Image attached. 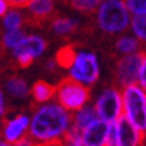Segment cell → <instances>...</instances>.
<instances>
[{
  "mask_svg": "<svg viewBox=\"0 0 146 146\" xmlns=\"http://www.w3.org/2000/svg\"><path fill=\"white\" fill-rule=\"evenodd\" d=\"M71 126V116L58 104H45L34 112L28 125V137L33 146H46L63 138Z\"/></svg>",
  "mask_w": 146,
  "mask_h": 146,
  "instance_id": "1",
  "label": "cell"
},
{
  "mask_svg": "<svg viewBox=\"0 0 146 146\" xmlns=\"http://www.w3.org/2000/svg\"><path fill=\"white\" fill-rule=\"evenodd\" d=\"M98 25L107 33H121L129 27L130 15L125 0H103L98 7Z\"/></svg>",
  "mask_w": 146,
  "mask_h": 146,
  "instance_id": "2",
  "label": "cell"
},
{
  "mask_svg": "<svg viewBox=\"0 0 146 146\" xmlns=\"http://www.w3.org/2000/svg\"><path fill=\"white\" fill-rule=\"evenodd\" d=\"M122 113L141 134L145 136L146 130V94L137 84L124 87L121 94Z\"/></svg>",
  "mask_w": 146,
  "mask_h": 146,
  "instance_id": "3",
  "label": "cell"
},
{
  "mask_svg": "<svg viewBox=\"0 0 146 146\" xmlns=\"http://www.w3.org/2000/svg\"><path fill=\"white\" fill-rule=\"evenodd\" d=\"M70 70V79L78 82L79 84L92 86L99 79L100 68H99L98 58L94 53L88 51H79L74 57Z\"/></svg>",
  "mask_w": 146,
  "mask_h": 146,
  "instance_id": "4",
  "label": "cell"
},
{
  "mask_svg": "<svg viewBox=\"0 0 146 146\" xmlns=\"http://www.w3.org/2000/svg\"><path fill=\"white\" fill-rule=\"evenodd\" d=\"M58 102L66 111H79L88 102L90 91L87 87L79 84L78 82L67 78L62 80L55 88Z\"/></svg>",
  "mask_w": 146,
  "mask_h": 146,
  "instance_id": "5",
  "label": "cell"
},
{
  "mask_svg": "<svg viewBox=\"0 0 146 146\" xmlns=\"http://www.w3.org/2000/svg\"><path fill=\"white\" fill-rule=\"evenodd\" d=\"M99 120L106 124H112L122 116L121 94L115 88H107L100 94L94 107Z\"/></svg>",
  "mask_w": 146,
  "mask_h": 146,
  "instance_id": "6",
  "label": "cell"
},
{
  "mask_svg": "<svg viewBox=\"0 0 146 146\" xmlns=\"http://www.w3.org/2000/svg\"><path fill=\"white\" fill-rule=\"evenodd\" d=\"M46 49V42L40 36H25L20 44L13 49V57L20 67H28L33 59L38 58Z\"/></svg>",
  "mask_w": 146,
  "mask_h": 146,
  "instance_id": "7",
  "label": "cell"
},
{
  "mask_svg": "<svg viewBox=\"0 0 146 146\" xmlns=\"http://www.w3.org/2000/svg\"><path fill=\"white\" fill-rule=\"evenodd\" d=\"M145 61V51L133 53V54L121 58L117 65V79H119L120 84L124 87L136 84L137 71H138L139 66L142 65V62Z\"/></svg>",
  "mask_w": 146,
  "mask_h": 146,
  "instance_id": "8",
  "label": "cell"
},
{
  "mask_svg": "<svg viewBox=\"0 0 146 146\" xmlns=\"http://www.w3.org/2000/svg\"><path fill=\"white\" fill-rule=\"evenodd\" d=\"M108 125L102 120H94L80 132L82 142L84 146H104L106 145Z\"/></svg>",
  "mask_w": 146,
  "mask_h": 146,
  "instance_id": "9",
  "label": "cell"
},
{
  "mask_svg": "<svg viewBox=\"0 0 146 146\" xmlns=\"http://www.w3.org/2000/svg\"><path fill=\"white\" fill-rule=\"evenodd\" d=\"M116 126L120 146H141L143 134H141L124 116L116 121Z\"/></svg>",
  "mask_w": 146,
  "mask_h": 146,
  "instance_id": "10",
  "label": "cell"
},
{
  "mask_svg": "<svg viewBox=\"0 0 146 146\" xmlns=\"http://www.w3.org/2000/svg\"><path fill=\"white\" fill-rule=\"evenodd\" d=\"M28 125H29V117L27 115H19L15 119L9 120L3 130L5 142L15 143L19 139H21L28 130Z\"/></svg>",
  "mask_w": 146,
  "mask_h": 146,
  "instance_id": "11",
  "label": "cell"
},
{
  "mask_svg": "<svg viewBox=\"0 0 146 146\" xmlns=\"http://www.w3.org/2000/svg\"><path fill=\"white\" fill-rule=\"evenodd\" d=\"M55 94V87L49 84L44 80L36 82L32 87V95L37 103H46L49 102Z\"/></svg>",
  "mask_w": 146,
  "mask_h": 146,
  "instance_id": "12",
  "label": "cell"
},
{
  "mask_svg": "<svg viewBox=\"0 0 146 146\" xmlns=\"http://www.w3.org/2000/svg\"><path fill=\"white\" fill-rule=\"evenodd\" d=\"M27 5L29 12L37 19L48 17L49 15H51V12L54 9L53 0H31Z\"/></svg>",
  "mask_w": 146,
  "mask_h": 146,
  "instance_id": "13",
  "label": "cell"
},
{
  "mask_svg": "<svg viewBox=\"0 0 146 146\" xmlns=\"http://www.w3.org/2000/svg\"><path fill=\"white\" fill-rule=\"evenodd\" d=\"M98 119V116H96V112L95 109H94V107H83V108H80L79 111H76V113H75L74 116V125L78 130H83L87 125H90L94 120Z\"/></svg>",
  "mask_w": 146,
  "mask_h": 146,
  "instance_id": "14",
  "label": "cell"
},
{
  "mask_svg": "<svg viewBox=\"0 0 146 146\" xmlns=\"http://www.w3.org/2000/svg\"><path fill=\"white\" fill-rule=\"evenodd\" d=\"M5 88L13 98L17 99H24L28 95V92H29L27 82L23 78H19V76H12V78L7 79Z\"/></svg>",
  "mask_w": 146,
  "mask_h": 146,
  "instance_id": "15",
  "label": "cell"
},
{
  "mask_svg": "<svg viewBox=\"0 0 146 146\" xmlns=\"http://www.w3.org/2000/svg\"><path fill=\"white\" fill-rule=\"evenodd\" d=\"M53 32L57 36H67L78 28V21L70 17H61L53 21Z\"/></svg>",
  "mask_w": 146,
  "mask_h": 146,
  "instance_id": "16",
  "label": "cell"
},
{
  "mask_svg": "<svg viewBox=\"0 0 146 146\" xmlns=\"http://www.w3.org/2000/svg\"><path fill=\"white\" fill-rule=\"evenodd\" d=\"M21 24H23V16L17 11H7V13L3 16L1 25L5 32L19 31L21 28Z\"/></svg>",
  "mask_w": 146,
  "mask_h": 146,
  "instance_id": "17",
  "label": "cell"
},
{
  "mask_svg": "<svg viewBox=\"0 0 146 146\" xmlns=\"http://www.w3.org/2000/svg\"><path fill=\"white\" fill-rule=\"evenodd\" d=\"M138 40H136L132 36H124V37L119 38V41L116 42V49L119 53L124 55L133 54L138 50Z\"/></svg>",
  "mask_w": 146,
  "mask_h": 146,
  "instance_id": "18",
  "label": "cell"
},
{
  "mask_svg": "<svg viewBox=\"0 0 146 146\" xmlns=\"http://www.w3.org/2000/svg\"><path fill=\"white\" fill-rule=\"evenodd\" d=\"M25 36H27V34L21 31V29H19V31H9V32H5V33L3 34L1 42H3L5 49L13 50L17 45L23 41V38H24Z\"/></svg>",
  "mask_w": 146,
  "mask_h": 146,
  "instance_id": "19",
  "label": "cell"
},
{
  "mask_svg": "<svg viewBox=\"0 0 146 146\" xmlns=\"http://www.w3.org/2000/svg\"><path fill=\"white\" fill-rule=\"evenodd\" d=\"M74 49L71 46H63L62 49H59V51L57 53V57H55V65H59L63 68H68L71 66L72 61H74L75 57Z\"/></svg>",
  "mask_w": 146,
  "mask_h": 146,
  "instance_id": "20",
  "label": "cell"
},
{
  "mask_svg": "<svg viewBox=\"0 0 146 146\" xmlns=\"http://www.w3.org/2000/svg\"><path fill=\"white\" fill-rule=\"evenodd\" d=\"M130 27L132 31L136 36V40L145 42L146 40V19L145 16H133V19H130Z\"/></svg>",
  "mask_w": 146,
  "mask_h": 146,
  "instance_id": "21",
  "label": "cell"
},
{
  "mask_svg": "<svg viewBox=\"0 0 146 146\" xmlns=\"http://www.w3.org/2000/svg\"><path fill=\"white\" fill-rule=\"evenodd\" d=\"M63 143L65 146H84L82 142L80 130H78L75 126L71 125L63 136Z\"/></svg>",
  "mask_w": 146,
  "mask_h": 146,
  "instance_id": "22",
  "label": "cell"
},
{
  "mask_svg": "<svg viewBox=\"0 0 146 146\" xmlns=\"http://www.w3.org/2000/svg\"><path fill=\"white\" fill-rule=\"evenodd\" d=\"M126 9L133 16H145L146 0H125Z\"/></svg>",
  "mask_w": 146,
  "mask_h": 146,
  "instance_id": "23",
  "label": "cell"
},
{
  "mask_svg": "<svg viewBox=\"0 0 146 146\" xmlns=\"http://www.w3.org/2000/svg\"><path fill=\"white\" fill-rule=\"evenodd\" d=\"M103 0H71V5L80 12H91L100 5Z\"/></svg>",
  "mask_w": 146,
  "mask_h": 146,
  "instance_id": "24",
  "label": "cell"
},
{
  "mask_svg": "<svg viewBox=\"0 0 146 146\" xmlns=\"http://www.w3.org/2000/svg\"><path fill=\"white\" fill-rule=\"evenodd\" d=\"M104 146H120L119 145V136H117V126L116 122H112L108 125V134H107L106 145Z\"/></svg>",
  "mask_w": 146,
  "mask_h": 146,
  "instance_id": "25",
  "label": "cell"
},
{
  "mask_svg": "<svg viewBox=\"0 0 146 146\" xmlns=\"http://www.w3.org/2000/svg\"><path fill=\"white\" fill-rule=\"evenodd\" d=\"M136 83H138L137 86H139L142 90H145V87H146V61L142 62V65L139 66L138 71H137Z\"/></svg>",
  "mask_w": 146,
  "mask_h": 146,
  "instance_id": "26",
  "label": "cell"
},
{
  "mask_svg": "<svg viewBox=\"0 0 146 146\" xmlns=\"http://www.w3.org/2000/svg\"><path fill=\"white\" fill-rule=\"evenodd\" d=\"M8 4H12V5H16V7H23V5H27L31 0H5Z\"/></svg>",
  "mask_w": 146,
  "mask_h": 146,
  "instance_id": "27",
  "label": "cell"
},
{
  "mask_svg": "<svg viewBox=\"0 0 146 146\" xmlns=\"http://www.w3.org/2000/svg\"><path fill=\"white\" fill-rule=\"evenodd\" d=\"M4 111H5V99H4L3 91L0 90V117L4 115Z\"/></svg>",
  "mask_w": 146,
  "mask_h": 146,
  "instance_id": "28",
  "label": "cell"
},
{
  "mask_svg": "<svg viewBox=\"0 0 146 146\" xmlns=\"http://www.w3.org/2000/svg\"><path fill=\"white\" fill-rule=\"evenodd\" d=\"M13 146H33V145H32V142L27 138V137H23V138L19 139L17 142H15Z\"/></svg>",
  "mask_w": 146,
  "mask_h": 146,
  "instance_id": "29",
  "label": "cell"
},
{
  "mask_svg": "<svg viewBox=\"0 0 146 146\" xmlns=\"http://www.w3.org/2000/svg\"><path fill=\"white\" fill-rule=\"evenodd\" d=\"M8 11V3L5 0H0V17H3Z\"/></svg>",
  "mask_w": 146,
  "mask_h": 146,
  "instance_id": "30",
  "label": "cell"
},
{
  "mask_svg": "<svg viewBox=\"0 0 146 146\" xmlns=\"http://www.w3.org/2000/svg\"><path fill=\"white\" fill-rule=\"evenodd\" d=\"M0 146H12V145L8 143V142H5V141H1V139H0Z\"/></svg>",
  "mask_w": 146,
  "mask_h": 146,
  "instance_id": "31",
  "label": "cell"
}]
</instances>
